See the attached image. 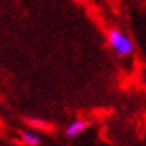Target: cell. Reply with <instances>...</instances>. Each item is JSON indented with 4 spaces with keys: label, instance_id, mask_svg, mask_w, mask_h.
<instances>
[{
    "label": "cell",
    "instance_id": "cell-1",
    "mask_svg": "<svg viewBox=\"0 0 146 146\" xmlns=\"http://www.w3.org/2000/svg\"><path fill=\"white\" fill-rule=\"evenodd\" d=\"M107 41H108V46L113 49V53L120 58H128L135 51L133 40L120 28H110L107 31Z\"/></svg>",
    "mask_w": 146,
    "mask_h": 146
},
{
    "label": "cell",
    "instance_id": "cell-2",
    "mask_svg": "<svg viewBox=\"0 0 146 146\" xmlns=\"http://www.w3.org/2000/svg\"><path fill=\"white\" fill-rule=\"evenodd\" d=\"M89 126H90V121L77 118V120H74V121H71V123L64 128V135H66L67 138H77V136H80L82 133L87 131Z\"/></svg>",
    "mask_w": 146,
    "mask_h": 146
},
{
    "label": "cell",
    "instance_id": "cell-3",
    "mask_svg": "<svg viewBox=\"0 0 146 146\" xmlns=\"http://www.w3.org/2000/svg\"><path fill=\"white\" fill-rule=\"evenodd\" d=\"M20 139L25 146H40L41 138L31 131H20Z\"/></svg>",
    "mask_w": 146,
    "mask_h": 146
}]
</instances>
